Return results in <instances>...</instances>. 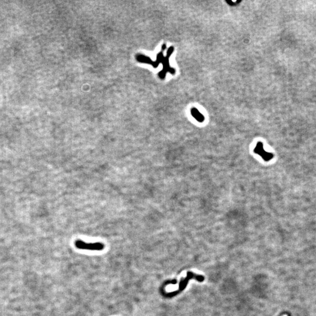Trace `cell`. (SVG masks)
<instances>
[{"label":"cell","mask_w":316,"mask_h":316,"mask_svg":"<svg viewBox=\"0 0 316 316\" xmlns=\"http://www.w3.org/2000/svg\"><path fill=\"white\" fill-rule=\"evenodd\" d=\"M166 48V44H163L162 46V50L160 52L158 55L157 58H156V61H152L149 57H146L145 56L143 55H140L137 56V60H139V61L144 62L146 63H148V64H150L152 65L154 67H156L158 66V65L160 63H162L163 65V68L162 69V71H161L159 73V76L161 79H164L166 77V74L167 73L169 72L170 73L172 74H174L176 73L175 69L171 67L169 65V59L171 55L173 53L174 47L173 46H170L169 49L168 50L167 55L166 57L163 56V50H165Z\"/></svg>","instance_id":"cell-1"},{"label":"cell","mask_w":316,"mask_h":316,"mask_svg":"<svg viewBox=\"0 0 316 316\" xmlns=\"http://www.w3.org/2000/svg\"><path fill=\"white\" fill-rule=\"evenodd\" d=\"M75 246L79 249L91 251H101L103 250L104 248V245L102 243H86L83 241H80V240H77L75 242Z\"/></svg>","instance_id":"cell-2"},{"label":"cell","mask_w":316,"mask_h":316,"mask_svg":"<svg viewBox=\"0 0 316 316\" xmlns=\"http://www.w3.org/2000/svg\"><path fill=\"white\" fill-rule=\"evenodd\" d=\"M254 152L261 156L265 161H269L273 158V155L271 153L267 152L263 149V145L262 142L257 143L256 147L254 149Z\"/></svg>","instance_id":"cell-3"},{"label":"cell","mask_w":316,"mask_h":316,"mask_svg":"<svg viewBox=\"0 0 316 316\" xmlns=\"http://www.w3.org/2000/svg\"><path fill=\"white\" fill-rule=\"evenodd\" d=\"M191 114L192 116L199 122H203L205 120L203 115L201 114L200 111L196 108H193L191 110Z\"/></svg>","instance_id":"cell-4"},{"label":"cell","mask_w":316,"mask_h":316,"mask_svg":"<svg viewBox=\"0 0 316 316\" xmlns=\"http://www.w3.org/2000/svg\"><path fill=\"white\" fill-rule=\"evenodd\" d=\"M282 316H288V315H287V314H284V315H282Z\"/></svg>","instance_id":"cell-5"}]
</instances>
